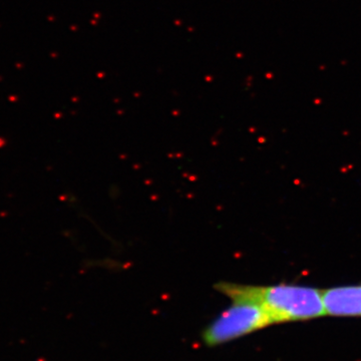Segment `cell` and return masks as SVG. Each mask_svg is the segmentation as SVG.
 I'll use <instances>...</instances> for the list:
<instances>
[{"label":"cell","instance_id":"3957f363","mask_svg":"<svg viewBox=\"0 0 361 361\" xmlns=\"http://www.w3.org/2000/svg\"><path fill=\"white\" fill-rule=\"evenodd\" d=\"M325 315L361 316V285L341 286L322 290Z\"/></svg>","mask_w":361,"mask_h":361},{"label":"cell","instance_id":"6da1fadb","mask_svg":"<svg viewBox=\"0 0 361 361\" xmlns=\"http://www.w3.org/2000/svg\"><path fill=\"white\" fill-rule=\"evenodd\" d=\"M216 289L233 302H252L264 308L274 324L304 321L325 315L322 290L279 284L270 286L220 282Z\"/></svg>","mask_w":361,"mask_h":361},{"label":"cell","instance_id":"7a4b0ae2","mask_svg":"<svg viewBox=\"0 0 361 361\" xmlns=\"http://www.w3.org/2000/svg\"><path fill=\"white\" fill-rule=\"evenodd\" d=\"M274 324L267 311L252 302H233L203 332L209 346L220 345Z\"/></svg>","mask_w":361,"mask_h":361}]
</instances>
